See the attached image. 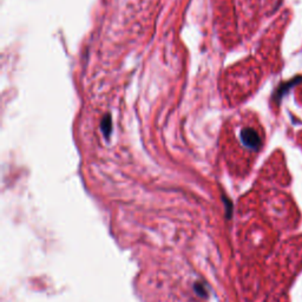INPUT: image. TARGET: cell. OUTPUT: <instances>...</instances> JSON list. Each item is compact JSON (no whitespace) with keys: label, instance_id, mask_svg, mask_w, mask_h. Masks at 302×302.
<instances>
[{"label":"cell","instance_id":"obj_1","mask_svg":"<svg viewBox=\"0 0 302 302\" xmlns=\"http://www.w3.org/2000/svg\"><path fill=\"white\" fill-rule=\"evenodd\" d=\"M241 138H242V142L246 144V147L253 149V150L259 149L261 145L260 136L253 129H243L241 132Z\"/></svg>","mask_w":302,"mask_h":302},{"label":"cell","instance_id":"obj_2","mask_svg":"<svg viewBox=\"0 0 302 302\" xmlns=\"http://www.w3.org/2000/svg\"><path fill=\"white\" fill-rule=\"evenodd\" d=\"M110 128H111V121L109 116L107 118H104L103 123H102V129H103V131L105 132V135H109V132H110Z\"/></svg>","mask_w":302,"mask_h":302},{"label":"cell","instance_id":"obj_3","mask_svg":"<svg viewBox=\"0 0 302 302\" xmlns=\"http://www.w3.org/2000/svg\"><path fill=\"white\" fill-rule=\"evenodd\" d=\"M195 290H196V293H197L198 295H201V296H203V297H206L207 296V290H206V288L202 286L201 283H196L195 284Z\"/></svg>","mask_w":302,"mask_h":302}]
</instances>
